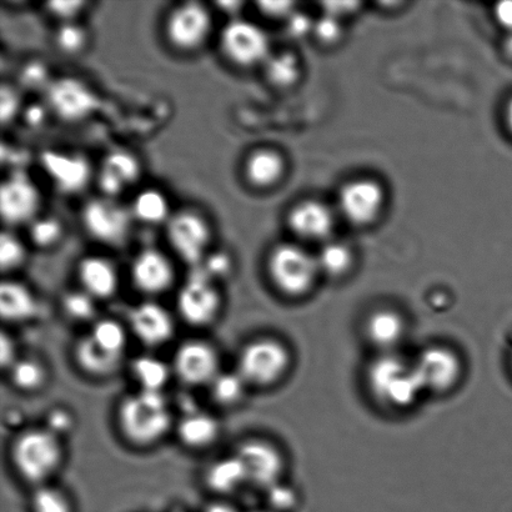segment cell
<instances>
[{
  "label": "cell",
  "mask_w": 512,
  "mask_h": 512,
  "mask_svg": "<svg viewBox=\"0 0 512 512\" xmlns=\"http://www.w3.org/2000/svg\"><path fill=\"white\" fill-rule=\"evenodd\" d=\"M117 421L125 440L138 448H149L168 435L173 415L163 393L138 390L120 401Z\"/></svg>",
  "instance_id": "obj_1"
},
{
  "label": "cell",
  "mask_w": 512,
  "mask_h": 512,
  "mask_svg": "<svg viewBox=\"0 0 512 512\" xmlns=\"http://www.w3.org/2000/svg\"><path fill=\"white\" fill-rule=\"evenodd\" d=\"M10 459L20 478L29 484H47L64 460L62 439L47 428L20 431L10 446Z\"/></svg>",
  "instance_id": "obj_2"
},
{
  "label": "cell",
  "mask_w": 512,
  "mask_h": 512,
  "mask_svg": "<svg viewBox=\"0 0 512 512\" xmlns=\"http://www.w3.org/2000/svg\"><path fill=\"white\" fill-rule=\"evenodd\" d=\"M368 381L375 398L393 409L410 408L424 391L414 363L394 353L381 354L371 363Z\"/></svg>",
  "instance_id": "obj_3"
},
{
  "label": "cell",
  "mask_w": 512,
  "mask_h": 512,
  "mask_svg": "<svg viewBox=\"0 0 512 512\" xmlns=\"http://www.w3.org/2000/svg\"><path fill=\"white\" fill-rule=\"evenodd\" d=\"M290 364L289 349L281 341L259 338L240 351L237 371L249 386L268 388L284 378Z\"/></svg>",
  "instance_id": "obj_4"
},
{
  "label": "cell",
  "mask_w": 512,
  "mask_h": 512,
  "mask_svg": "<svg viewBox=\"0 0 512 512\" xmlns=\"http://www.w3.org/2000/svg\"><path fill=\"white\" fill-rule=\"evenodd\" d=\"M271 283L284 295L301 296L313 288L320 273L316 258L294 244H280L268 258Z\"/></svg>",
  "instance_id": "obj_5"
},
{
  "label": "cell",
  "mask_w": 512,
  "mask_h": 512,
  "mask_svg": "<svg viewBox=\"0 0 512 512\" xmlns=\"http://www.w3.org/2000/svg\"><path fill=\"white\" fill-rule=\"evenodd\" d=\"M165 229L170 248L184 263L199 266L209 255L213 230L209 220L198 210L183 209L174 213Z\"/></svg>",
  "instance_id": "obj_6"
},
{
  "label": "cell",
  "mask_w": 512,
  "mask_h": 512,
  "mask_svg": "<svg viewBox=\"0 0 512 512\" xmlns=\"http://www.w3.org/2000/svg\"><path fill=\"white\" fill-rule=\"evenodd\" d=\"M213 30V15L207 5L185 2L170 10L164 34L170 47L178 52L193 53L203 48Z\"/></svg>",
  "instance_id": "obj_7"
},
{
  "label": "cell",
  "mask_w": 512,
  "mask_h": 512,
  "mask_svg": "<svg viewBox=\"0 0 512 512\" xmlns=\"http://www.w3.org/2000/svg\"><path fill=\"white\" fill-rule=\"evenodd\" d=\"M134 218L130 208L118 199H90L82 209V224L89 237L97 242L120 247L130 237Z\"/></svg>",
  "instance_id": "obj_8"
},
{
  "label": "cell",
  "mask_w": 512,
  "mask_h": 512,
  "mask_svg": "<svg viewBox=\"0 0 512 512\" xmlns=\"http://www.w3.org/2000/svg\"><path fill=\"white\" fill-rule=\"evenodd\" d=\"M220 49L239 68L255 67L269 59V38L258 25L245 19H232L220 34Z\"/></svg>",
  "instance_id": "obj_9"
},
{
  "label": "cell",
  "mask_w": 512,
  "mask_h": 512,
  "mask_svg": "<svg viewBox=\"0 0 512 512\" xmlns=\"http://www.w3.org/2000/svg\"><path fill=\"white\" fill-rule=\"evenodd\" d=\"M222 295L202 269L195 271L180 289L177 306L180 316L189 325L207 326L217 320L222 310Z\"/></svg>",
  "instance_id": "obj_10"
},
{
  "label": "cell",
  "mask_w": 512,
  "mask_h": 512,
  "mask_svg": "<svg viewBox=\"0 0 512 512\" xmlns=\"http://www.w3.org/2000/svg\"><path fill=\"white\" fill-rule=\"evenodd\" d=\"M42 195L37 185L22 169L15 170L3 180L0 188V214L9 227L29 224L39 217Z\"/></svg>",
  "instance_id": "obj_11"
},
{
  "label": "cell",
  "mask_w": 512,
  "mask_h": 512,
  "mask_svg": "<svg viewBox=\"0 0 512 512\" xmlns=\"http://www.w3.org/2000/svg\"><path fill=\"white\" fill-rule=\"evenodd\" d=\"M173 371L183 384L209 386L220 373V356L208 341L193 339L179 346L174 355Z\"/></svg>",
  "instance_id": "obj_12"
},
{
  "label": "cell",
  "mask_w": 512,
  "mask_h": 512,
  "mask_svg": "<svg viewBox=\"0 0 512 512\" xmlns=\"http://www.w3.org/2000/svg\"><path fill=\"white\" fill-rule=\"evenodd\" d=\"M235 454L242 460L249 484L266 490L280 483L285 468L284 456L270 441L245 440L239 444Z\"/></svg>",
  "instance_id": "obj_13"
},
{
  "label": "cell",
  "mask_w": 512,
  "mask_h": 512,
  "mask_svg": "<svg viewBox=\"0 0 512 512\" xmlns=\"http://www.w3.org/2000/svg\"><path fill=\"white\" fill-rule=\"evenodd\" d=\"M97 94L75 78L52 80L47 88L48 108L65 122H79L99 107Z\"/></svg>",
  "instance_id": "obj_14"
},
{
  "label": "cell",
  "mask_w": 512,
  "mask_h": 512,
  "mask_svg": "<svg viewBox=\"0 0 512 512\" xmlns=\"http://www.w3.org/2000/svg\"><path fill=\"white\" fill-rule=\"evenodd\" d=\"M39 162L50 182L60 193L83 192L92 182V165L82 154L49 149L40 154Z\"/></svg>",
  "instance_id": "obj_15"
},
{
  "label": "cell",
  "mask_w": 512,
  "mask_h": 512,
  "mask_svg": "<svg viewBox=\"0 0 512 512\" xmlns=\"http://www.w3.org/2000/svg\"><path fill=\"white\" fill-rule=\"evenodd\" d=\"M424 390L445 393L459 383L461 361L458 354L444 346H431L419 355L415 363Z\"/></svg>",
  "instance_id": "obj_16"
},
{
  "label": "cell",
  "mask_w": 512,
  "mask_h": 512,
  "mask_svg": "<svg viewBox=\"0 0 512 512\" xmlns=\"http://www.w3.org/2000/svg\"><path fill=\"white\" fill-rule=\"evenodd\" d=\"M130 276L140 293L159 295L172 288L175 270L172 260L162 250L147 248L134 256Z\"/></svg>",
  "instance_id": "obj_17"
},
{
  "label": "cell",
  "mask_w": 512,
  "mask_h": 512,
  "mask_svg": "<svg viewBox=\"0 0 512 512\" xmlns=\"http://www.w3.org/2000/svg\"><path fill=\"white\" fill-rule=\"evenodd\" d=\"M384 204V192L378 183L369 179L346 184L339 195V208L348 222L364 225L378 217Z\"/></svg>",
  "instance_id": "obj_18"
},
{
  "label": "cell",
  "mask_w": 512,
  "mask_h": 512,
  "mask_svg": "<svg viewBox=\"0 0 512 512\" xmlns=\"http://www.w3.org/2000/svg\"><path fill=\"white\" fill-rule=\"evenodd\" d=\"M128 320L135 338L149 348L167 344L175 333L173 316L154 301L135 306L130 310Z\"/></svg>",
  "instance_id": "obj_19"
},
{
  "label": "cell",
  "mask_w": 512,
  "mask_h": 512,
  "mask_svg": "<svg viewBox=\"0 0 512 512\" xmlns=\"http://www.w3.org/2000/svg\"><path fill=\"white\" fill-rule=\"evenodd\" d=\"M142 177V164L128 150H113L100 165L97 183L102 197L118 199Z\"/></svg>",
  "instance_id": "obj_20"
},
{
  "label": "cell",
  "mask_w": 512,
  "mask_h": 512,
  "mask_svg": "<svg viewBox=\"0 0 512 512\" xmlns=\"http://www.w3.org/2000/svg\"><path fill=\"white\" fill-rule=\"evenodd\" d=\"M80 289L95 300L112 298L119 289V273L112 260L100 255L85 256L79 261Z\"/></svg>",
  "instance_id": "obj_21"
},
{
  "label": "cell",
  "mask_w": 512,
  "mask_h": 512,
  "mask_svg": "<svg viewBox=\"0 0 512 512\" xmlns=\"http://www.w3.org/2000/svg\"><path fill=\"white\" fill-rule=\"evenodd\" d=\"M291 232L309 240L325 239L334 227V217L325 204L306 200L291 210L288 218Z\"/></svg>",
  "instance_id": "obj_22"
},
{
  "label": "cell",
  "mask_w": 512,
  "mask_h": 512,
  "mask_svg": "<svg viewBox=\"0 0 512 512\" xmlns=\"http://www.w3.org/2000/svg\"><path fill=\"white\" fill-rule=\"evenodd\" d=\"M222 428L214 415L202 410H190L178 421L177 435L184 446L204 450L217 443Z\"/></svg>",
  "instance_id": "obj_23"
},
{
  "label": "cell",
  "mask_w": 512,
  "mask_h": 512,
  "mask_svg": "<svg viewBox=\"0 0 512 512\" xmlns=\"http://www.w3.org/2000/svg\"><path fill=\"white\" fill-rule=\"evenodd\" d=\"M38 300L27 285L13 279L0 285V315L5 323H27L38 314Z\"/></svg>",
  "instance_id": "obj_24"
},
{
  "label": "cell",
  "mask_w": 512,
  "mask_h": 512,
  "mask_svg": "<svg viewBox=\"0 0 512 512\" xmlns=\"http://www.w3.org/2000/svg\"><path fill=\"white\" fill-rule=\"evenodd\" d=\"M74 358L83 373L92 378L104 379L117 373L123 363L124 355L109 353L94 343L89 335H85L75 345Z\"/></svg>",
  "instance_id": "obj_25"
},
{
  "label": "cell",
  "mask_w": 512,
  "mask_h": 512,
  "mask_svg": "<svg viewBox=\"0 0 512 512\" xmlns=\"http://www.w3.org/2000/svg\"><path fill=\"white\" fill-rule=\"evenodd\" d=\"M284 172V159L273 149L253 150L244 162V177L254 188L273 187L283 177Z\"/></svg>",
  "instance_id": "obj_26"
},
{
  "label": "cell",
  "mask_w": 512,
  "mask_h": 512,
  "mask_svg": "<svg viewBox=\"0 0 512 512\" xmlns=\"http://www.w3.org/2000/svg\"><path fill=\"white\" fill-rule=\"evenodd\" d=\"M205 485L218 495H229L248 483L247 471L237 454L215 460L205 470Z\"/></svg>",
  "instance_id": "obj_27"
},
{
  "label": "cell",
  "mask_w": 512,
  "mask_h": 512,
  "mask_svg": "<svg viewBox=\"0 0 512 512\" xmlns=\"http://www.w3.org/2000/svg\"><path fill=\"white\" fill-rule=\"evenodd\" d=\"M366 335L383 354L394 353L396 346L404 339V319L395 311H376L366 323Z\"/></svg>",
  "instance_id": "obj_28"
},
{
  "label": "cell",
  "mask_w": 512,
  "mask_h": 512,
  "mask_svg": "<svg viewBox=\"0 0 512 512\" xmlns=\"http://www.w3.org/2000/svg\"><path fill=\"white\" fill-rule=\"evenodd\" d=\"M130 212L134 220L147 225L167 224L173 215L167 195L155 188L143 189L135 195Z\"/></svg>",
  "instance_id": "obj_29"
},
{
  "label": "cell",
  "mask_w": 512,
  "mask_h": 512,
  "mask_svg": "<svg viewBox=\"0 0 512 512\" xmlns=\"http://www.w3.org/2000/svg\"><path fill=\"white\" fill-rule=\"evenodd\" d=\"M10 383L23 393H35L48 381L47 366L34 356H19L8 370Z\"/></svg>",
  "instance_id": "obj_30"
},
{
  "label": "cell",
  "mask_w": 512,
  "mask_h": 512,
  "mask_svg": "<svg viewBox=\"0 0 512 512\" xmlns=\"http://www.w3.org/2000/svg\"><path fill=\"white\" fill-rule=\"evenodd\" d=\"M130 371L139 385V390L160 391V393H163L172 373L167 363L150 355L135 358Z\"/></svg>",
  "instance_id": "obj_31"
},
{
  "label": "cell",
  "mask_w": 512,
  "mask_h": 512,
  "mask_svg": "<svg viewBox=\"0 0 512 512\" xmlns=\"http://www.w3.org/2000/svg\"><path fill=\"white\" fill-rule=\"evenodd\" d=\"M210 398L220 408L230 409L240 405L247 394L249 385L237 370L220 371L217 378L208 386Z\"/></svg>",
  "instance_id": "obj_32"
},
{
  "label": "cell",
  "mask_w": 512,
  "mask_h": 512,
  "mask_svg": "<svg viewBox=\"0 0 512 512\" xmlns=\"http://www.w3.org/2000/svg\"><path fill=\"white\" fill-rule=\"evenodd\" d=\"M88 335L100 348L109 353L124 355L128 344V333L120 321L110 318L95 320Z\"/></svg>",
  "instance_id": "obj_33"
},
{
  "label": "cell",
  "mask_w": 512,
  "mask_h": 512,
  "mask_svg": "<svg viewBox=\"0 0 512 512\" xmlns=\"http://www.w3.org/2000/svg\"><path fill=\"white\" fill-rule=\"evenodd\" d=\"M64 227L60 219L50 215H39L28 224L30 243L38 249H52L62 240Z\"/></svg>",
  "instance_id": "obj_34"
},
{
  "label": "cell",
  "mask_w": 512,
  "mask_h": 512,
  "mask_svg": "<svg viewBox=\"0 0 512 512\" xmlns=\"http://www.w3.org/2000/svg\"><path fill=\"white\" fill-rule=\"evenodd\" d=\"M97 301L84 290H72L60 300L62 310L68 319L75 323H88L97 318Z\"/></svg>",
  "instance_id": "obj_35"
},
{
  "label": "cell",
  "mask_w": 512,
  "mask_h": 512,
  "mask_svg": "<svg viewBox=\"0 0 512 512\" xmlns=\"http://www.w3.org/2000/svg\"><path fill=\"white\" fill-rule=\"evenodd\" d=\"M316 263H318L320 273L338 278L350 269L353 258H351L350 250L344 244L328 243L316 256Z\"/></svg>",
  "instance_id": "obj_36"
},
{
  "label": "cell",
  "mask_w": 512,
  "mask_h": 512,
  "mask_svg": "<svg viewBox=\"0 0 512 512\" xmlns=\"http://www.w3.org/2000/svg\"><path fill=\"white\" fill-rule=\"evenodd\" d=\"M299 74V63L293 54H278L266 60V77L276 87H290L298 80Z\"/></svg>",
  "instance_id": "obj_37"
},
{
  "label": "cell",
  "mask_w": 512,
  "mask_h": 512,
  "mask_svg": "<svg viewBox=\"0 0 512 512\" xmlns=\"http://www.w3.org/2000/svg\"><path fill=\"white\" fill-rule=\"evenodd\" d=\"M30 503L33 512H74L69 496L63 490L48 484L37 486Z\"/></svg>",
  "instance_id": "obj_38"
},
{
  "label": "cell",
  "mask_w": 512,
  "mask_h": 512,
  "mask_svg": "<svg viewBox=\"0 0 512 512\" xmlns=\"http://www.w3.org/2000/svg\"><path fill=\"white\" fill-rule=\"evenodd\" d=\"M54 44L65 55L82 53L88 44L87 30L75 22L60 23L54 33Z\"/></svg>",
  "instance_id": "obj_39"
},
{
  "label": "cell",
  "mask_w": 512,
  "mask_h": 512,
  "mask_svg": "<svg viewBox=\"0 0 512 512\" xmlns=\"http://www.w3.org/2000/svg\"><path fill=\"white\" fill-rule=\"evenodd\" d=\"M27 260V249L17 235L4 230L0 237V268L3 273L17 270Z\"/></svg>",
  "instance_id": "obj_40"
},
{
  "label": "cell",
  "mask_w": 512,
  "mask_h": 512,
  "mask_svg": "<svg viewBox=\"0 0 512 512\" xmlns=\"http://www.w3.org/2000/svg\"><path fill=\"white\" fill-rule=\"evenodd\" d=\"M74 426V415L72 411L68 408H64V406H57V408L50 409L47 416H45L44 428L52 431V433L59 436L60 439L72 433Z\"/></svg>",
  "instance_id": "obj_41"
},
{
  "label": "cell",
  "mask_w": 512,
  "mask_h": 512,
  "mask_svg": "<svg viewBox=\"0 0 512 512\" xmlns=\"http://www.w3.org/2000/svg\"><path fill=\"white\" fill-rule=\"evenodd\" d=\"M265 491L266 500H268L271 511L284 512L294 508L296 504L294 490L290 489L289 486L281 484V481Z\"/></svg>",
  "instance_id": "obj_42"
},
{
  "label": "cell",
  "mask_w": 512,
  "mask_h": 512,
  "mask_svg": "<svg viewBox=\"0 0 512 512\" xmlns=\"http://www.w3.org/2000/svg\"><path fill=\"white\" fill-rule=\"evenodd\" d=\"M19 112H22V105L18 90L4 84L0 90V119L3 125L13 122Z\"/></svg>",
  "instance_id": "obj_43"
},
{
  "label": "cell",
  "mask_w": 512,
  "mask_h": 512,
  "mask_svg": "<svg viewBox=\"0 0 512 512\" xmlns=\"http://www.w3.org/2000/svg\"><path fill=\"white\" fill-rule=\"evenodd\" d=\"M20 82L28 88H39L45 87V90L52 83V80L48 79V70L42 63L30 62L25 65L22 72H20Z\"/></svg>",
  "instance_id": "obj_44"
},
{
  "label": "cell",
  "mask_w": 512,
  "mask_h": 512,
  "mask_svg": "<svg viewBox=\"0 0 512 512\" xmlns=\"http://www.w3.org/2000/svg\"><path fill=\"white\" fill-rule=\"evenodd\" d=\"M85 5V2H50L45 4V10L60 23H69L75 22Z\"/></svg>",
  "instance_id": "obj_45"
},
{
  "label": "cell",
  "mask_w": 512,
  "mask_h": 512,
  "mask_svg": "<svg viewBox=\"0 0 512 512\" xmlns=\"http://www.w3.org/2000/svg\"><path fill=\"white\" fill-rule=\"evenodd\" d=\"M230 265H232V261L227 255L213 254L208 255L199 266L210 279L215 280L229 274L230 268H232Z\"/></svg>",
  "instance_id": "obj_46"
},
{
  "label": "cell",
  "mask_w": 512,
  "mask_h": 512,
  "mask_svg": "<svg viewBox=\"0 0 512 512\" xmlns=\"http://www.w3.org/2000/svg\"><path fill=\"white\" fill-rule=\"evenodd\" d=\"M314 32L321 42L333 43L338 40L341 33L340 23L333 15L326 14L314 25Z\"/></svg>",
  "instance_id": "obj_47"
},
{
  "label": "cell",
  "mask_w": 512,
  "mask_h": 512,
  "mask_svg": "<svg viewBox=\"0 0 512 512\" xmlns=\"http://www.w3.org/2000/svg\"><path fill=\"white\" fill-rule=\"evenodd\" d=\"M259 12L268 18H285L293 14V3L289 2H258Z\"/></svg>",
  "instance_id": "obj_48"
},
{
  "label": "cell",
  "mask_w": 512,
  "mask_h": 512,
  "mask_svg": "<svg viewBox=\"0 0 512 512\" xmlns=\"http://www.w3.org/2000/svg\"><path fill=\"white\" fill-rule=\"evenodd\" d=\"M0 346H2V366L4 370L8 371L10 366L19 358L17 346H15L14 340L5 331H3L2 339H0Z\"/></svg>",
  "instance_id": "obj_49"
},
{
  "label": "cell",
  "mask_w": 512,
  "mask_h": 512,
  "mask_svg": "<svg viewBox=\"0 0 512 512\" xmlns=\"http://www.w3.org/2000/svg\"><path fill=\"white\" fill-rule=\"evenodd\" d=\"M311 22L304 14H291L288 20V32L293 37L301 38L311 30Z\"/></svg>",
  "instance_id": "obj_50"
},
{
  "label": "cell",
  "mask_w": 512,
  "mask_h": 512,
  "mask_svg": "<svg viewBox=\"0 0 512 512\" xmlns=\"http://www.w3.org/2000/svg\"><path fill=\"white\" fill-rule=\"evenodd\" d=\"M45 117H47V109L38 104L30 105V108L25 109L24 112V120L29 127H40L45 122Z\"/></svg>",
  "instance_id": "obj_51"
},
{
  "label": "cell",
  "mask_w": 512,
  "mask_h": 512,
  "mask_svg": "<svg viewBox=\"0 0 512 512\" xmlns=\"http://www.w3.org/2000/svg\"><path fill=\"white\" fill-rule=\"evenodd\" d=\"M495 15L503 27L512 30V2L498 4V7L495 9Z\"/></svg>",
  "instance_id": "obj_52"
},
{
  "label": "cell",
  "mask_w": 512,
  "mask_h": 512,
  "mask_svg": "<svg viewBox=\"0 0 512 512\" xmlns=\"http://www.w3.org/2000/svg\"><path fill=\"white\" fill-rule=\"evenodd\" d=\"M204 512H239L234 505L227 503V501H213L207 505Z\"/></svg>",
  "instance_id": "obj_53"
},
{
  "label": "cell",
  "mask_w": 512,
  "mask_h": 512,
  "mask_svg": "<svg viewBox=\"0 0 512 512\" xmlns=\"http://www.w3.org/2000/svg\"><path fill=\"white\" fill-rule=\"evenodd\" d=\"M243 3L239 2H219L217 3V7L222 10V12L227 14H235L238 13L240 8H242Z\"/></svg>",
  "instance_id": "obj_54"
},
{
  "label": "cell",
  "mask_w": 512,
  "mask_h": 512,
  "mask_svg": "<svg viewBox=\"0 0 512 512\" xmlns=\"http://www.w3.org/2000/svg\"><path fill=\"white\" fill-rule=\"evenodd\" d=\"M506 122H508L509 128L512 132V99L508 104V108H506Z\"/></svg>",
  "instance_id": "obj_55"
},
{
  "label": "cell",
  "mask_w": 512,
  "mask_h": 512,
  "mask_svg": "<svg viewBox=\"0 0 512 512\" xmlns=\"http://www.w3.org/2000/svg\"><path fill=\"white\" fill-rule=\"evenodd\" d=\"M254 512H274V511L269 510V511H254Z\"/></svg>",
  "instance_id": "obj_56"
},
{
  "label": "cell",
  "mask_w": 512,
  "mask_h": 512,
  "mask_svg": "<svg viewBox=\"0 0 512 512\" xmlns=\"http://www.w3.org/2000/svg\"><path fill=\"white\" fill-rule=\"evenodd\" d=\"M511 363H512V360H511Z\"/></svg>",
  "instance_id": "obj_57"
}]
</instances>
